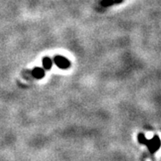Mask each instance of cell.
<instances>
[{
  "label": "cell",
  "mask_w": 161,
  "mask_h": 161,
  "mask_svg": "<svg viewBox=\"0 0 161 161\" xmlns=\"http://www.w3.org/2000/svg\"><path fill=\"white\" fill-rule=\"evenodd\" d=\"M138 142L139 143L143 144L145 146H147L148 150L151 154L156 153L161 147V141L158 135H154L150 140H148L145 137L143 133L141 132V133L138 134Z\"/></svg>",
  "instance_id": "6da1fadb"
},
{
  "label": "cell",
  "mask_w": 161,
  "mask_h": 161,
  "mask_svg": "<svg viewBox=\"0 0 161 161\" xmlns=\"http://www.w3.org/2000/svg\"><path fill=\"white\" fill-rule=\"evenodd\" d=\"M32 75L33 77H35L36 79H41L44 77L45 75V72L42 68H40V67H35L34 69L32 70Z\"/></svg>",
  "instance_id": "3957f363"
},
{
  "label": "cell",
  "mask_w": 161,
  "mask_h": 161,
  "mask_svg": "<svg viewBox=\"0 0 161 161\" xmlns=\"http://www.w3.org/2000/svg\"><path fill=\"white\" fill-rule=\"evenodd\" d=\"M42 64H43V67L46 70H49L51 68L52 66V61L50 58H43V61H42Z\"/></svg>",
  "instance_id": "277c9868"
},
{
  "label": "cell",
  "mask_w": 161,
  "mask_h": 161,
  "mask_svg": "<svg viewBox=\"0 0 161 161\" xmlns=\"http://www.w3.org/2000/svg\"><path fill=\"white\" fill-rule=\"evenodd\" d=\"M54 63L57 64V66H58L61 69H66L70 66V62L64 57L61 56H57L56 58H54Z\"/></svg>",
  "instance_id": "7a4b0ae2"
}]
</instances>
